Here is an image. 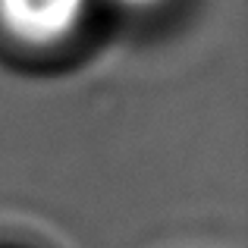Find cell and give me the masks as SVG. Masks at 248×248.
Wrapping results in <instances>:
<instances>
[{
	"instance_id": "cell-2",
	"label": "cell",
	"mask_w": 248,
	"mask_h": 248,
	"mask_svg": "<svg viewBox=\"0 0 248 248\" xmlns=\"http://www.w3.org/2000/svg\"><path fill=\"white\" fill-rule=\"evenodd\" d=\"M120 6H126V10H151V6H157L160 0H116Z\"/></svg>"
},
{
	"instance_id": "cell-1",
	"label": "cell",
	"mask_w": 248,
	"mask_h": 248,
	"mask_svg": "<svg viewBox=\"0 0 248 248\" xmlns=\"http://www.w3.org/2000/svg\"><path fill=\"white\" fill-rule=\"evenodd\" d=\"M94 0H0V31L31 50L57 47L79 35Z\"/></svg>"
}]
</instances>
